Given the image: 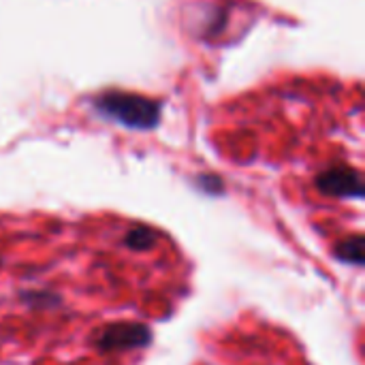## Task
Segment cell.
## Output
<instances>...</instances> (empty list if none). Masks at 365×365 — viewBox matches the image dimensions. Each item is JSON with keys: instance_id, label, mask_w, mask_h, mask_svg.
<instances>
[{"instance_id": "6da1fadb", "label": "cell", "mask_w": 365, "mask_h": 365, "mask_svg": "<svg viewBox=\"0 0 365 365\" xmlns=\"http://www.w3.org/2000/svg\"><path fill=\"white\" fill-rule=\"evenodd\" d=\"M152 342V331L141 323H111L101 329L94 338V346L101 353H118V351H135L145 349Z\"/></svg>"}, {"instance_id": "7a4b0ae2", "label": "cell", "mask_w": 365, "mask_h": 365, "mask_svg": "<svg viewBox=\"0 0 365 365\" xmlns=\"http://www.w3.org/2000/svg\"><path fill=\"white\" fill-rule=\"evenodd\" d=\"M314 184L323 195L338 197V199H361L365 192L361 173L353 167H342V165L321 171Z\"/></svg>"}, {"instance_id": "3957f363", "label": "cell", "mask_w": 365, "mask_h": 365, "mask_svg": "<svg viewBox=\"0 0 365 365\" xmlns=\"http://www.w3.org/2000/svg\"><path fill=\"white\" fill-rule=\"evenodd\" d=\"M336 257H338L342 263L364 265V237L357 233V235H351V237L342 240V242L336 246Z\"/></svg>"}, {"instance_id": "277c9868", "label": "cell", "mask_w": 365, "mask_h": 365, "mask_svg": "<svg viewBox=\"0 0 365 365\" xmlns=\"http://www.w3.org/2000/svg\"><path fill=\"white\" fill-rule=\"evenodd\" d=\"M156 240H158V233L152 227H135L126 233L124 244L130 250H145V248H152Z\"/></svg>"}]
</instances>
